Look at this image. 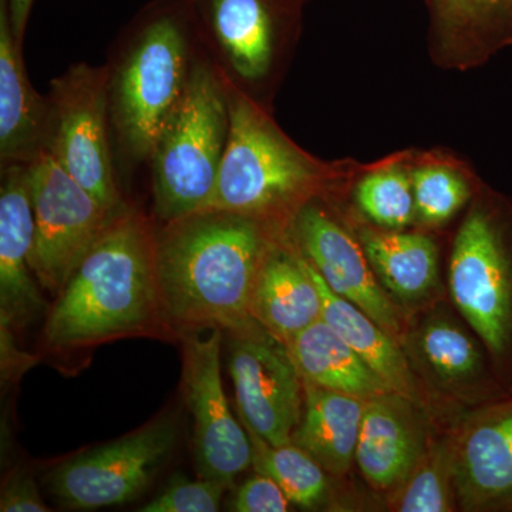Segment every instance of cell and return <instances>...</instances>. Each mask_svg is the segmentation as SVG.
Returning <instances> with one entry per match:
<instances>
[{"label":"cell","mask_w":512,"mask_h":512,"mask_svg":"<svg viewBox=\"0 0 512 512\" xmlns=\"http://www.w3.org/2000/svg\"><path fill=\"white\" fill-rule=\"evenodd\" d=\"M161 311L156 231L124 204L83 256L49 313L47 345H92L143 332Z\"/></svg>","instance_id":"obj_2"},{"label":"cell","mask_w":512,"mask_h":512,"mask_svg":"<svg viewBox=\"0 0 512 512\" xmlns=\"http://www.w3.org/2000/svg\"><path fill=\"white\" fill-rule=\"evenodd\" d=\"M322 313V298L305 256L291 249L269 248L252 292L255 322L288 345L322 319Z\"/></svg>","instance_id":"obj_19"},{"label":"cell","mask_w":512,"mask_h":512,"mask_svg":"<svg viewBox=\"0 0 512 512\" xmlns=\"http://www.w3.org/2000/svg\"><path fill=\"white\" fill-rule=\"evenodd\" d=\"M286 346L303 382L362 400L393 392L323 319Z\"/></svg>","instance_id":"obj_22"},{"label":"cell","mask_w":512,"mask_h":512,"mask_svg":"<svg viewBox=\"0 0 512 512\" xmlns=\"http://www.w3.org/2000/svg\"><path fill=\"white\" fill-rule=\"evenodd\" d=\"M454 305L487 349L505 384L512 375V237L485 208L468 214L448 269Z\"/></svg>","instance_id":"obj_6"},{"label":"cell","mask_w":512,"mask_h":512,"mask_svg":"<svg viewBox=\"0 0 512 512\" xmlns=\"http://www.w3.org/2000/svg\"><path fill=\"white\" fill-rule=\"evenodd\" d=\"M272 245L262 220L205 210L156 232L161 311L174 322L247 332L256 276Z\"/></svg>","instance_id":"obj_1"},{"label":"cell","mask_w":512,"mask_h":512,"mask_svg":"<svg viewBox=\"0 0 512 512\" xmlns=\"http://www.w3.org/2000/svg\"><path fill=\"white\" fill-rule=\"evenodd\" d=\"M33 3L35 0H9L10 22L20 46H23V40H25Z\"/></svg>","instance_id":"obj_32"},{"label":"cell","mask_w":512,"mask_h":512,"mask_svg":"<svg viewBox=\"0 0 512 512\" xmlns=\"http://www.w3.org/2000/svg\"><path fill=\"white\" fill-rule=\"evenodd\" d=\"M360 210L380 227L402 229L416 214L413 183L397 168L376 171L357 185Z\"/></svg>","instance_id":"obj_26"},{"label":"cell","mask_w":512,"mask_h":512,"mask_svg":"<svg viewBox=\"0 0 512 512\" xmlns=\"http://www.w3.org/2000/svg\"><path fill=\"white\" fill-rule=\"evenodd\" d=\"M35 238L30 268L59 295L117 211L107 210L47 151L29 164Z\"/></svg>","instance_id":"obj_8"},{"label":"cell","mask_w":512,"mask_h":512,"mask_svg":"<svg viewBox=\"0 0 512 512\" xmlns=\"http://www.w3.org/2000/svg\"><path fill=\"white\" fill-rule=\"evenodd\" d=\"M225 86L228 140L214 194L205 210L234 212L264 221L302 198L318 180V173L311 161L282 137L254 100L227 83Z\"/></svg>","instance_id":"obj_5"},{"label":"cell","mask_w":512,"mask_h":512,"mask_svg":"<svg viewBox=\"0 0 512 512\" xmlns=\"http://www.w3.org/2000/svg\"><path fill=\"white\" fill-rule=\"evenodd\" d=\"M202 55L188 0H151L120 33L106 66L111 131L127 160L150 163Z\"/></svg>","instance_id":"obj_3"},{"label":"cell","mask_w":512,"mask_h":512,"mask_svg":"<svg viewBox=\"0 0 512 512\" xmlns=\"http://www.w3.org/2000/svg\"><path fill=\"white\" fill-rule=\"evenodd\" d=\"M299 251L336 295L362 309L397 340L406 336L403 311L370 265L365 249L318 205L305 204L293 218Z\"/></svg>","instance_id":"obj_13"},{"label":"cell","mask_w":512,"mask_h":512,"mask_svg":"<svg viewBox=\"0 0 512 512\" xmlns=\"http://www.w3.org/2000/svg\"><path fill=\"white\" fill-rule=\"evenodd\" d=\"M308 266L322 298V319L382 377L393 392L421 404L417 376L400 340L390 335L362 309L336 295L309 261Z\"/></svg>","instance_id":"obj_20"},{"label":"cell","mask_w":512,"mask_h":512,"mask_svg":"<svg viewBox=\"0 0 512 512\" xmlns=\"http://www.w3.org/2000/svg\"><path fill=\"white\" fill-rule=\"evenodd\" d=\"M456 434L430 447L394 493L393 510L448 512L454 510V451Z\"/></svg>","instance_id":"obj_25"},{"label":"cell","mask_w":512,"mask_h":512,"mask_svg":"<svg viewBox=\"0 0 512 512\" xmlns=\"http://www.w3.org/2000/svg\"><path fill=\"white\" fill-rule=\"evenodd\" d=\"M441 12L451 20L476 22L510 9L512 0H437Z\"/></svg>","instance_id":"obj_31"},{"label":"cell","mask_w":512,"mask_h":512,"mask_svg":"<svg viewBox=\"0 0 512 512\" xmlns=\"http://www.w3.org/2000/svg\"><path fill=\"white\" fill-rule=\"evenodd\" d=\"M225 485L214 480L192 481L175 477L154 500L144 505L143 512H215L220 510Z\"/></svg>","instance_id":"obj_28"},{"label":"cell","mask_w":512,"mask_h":512,"mask_svg":"<svg viewBox=\"0 0 512 512\" xmlns=\"http://www.w3.org/2000/svg\"><path fill=\"white\" fill-rule=\"evenodd\" d=\"M454 488L467 511H512V399L490 403L456 439Z\"/></svg>","instance_id":"obj_14"},{"label":"cell","mask_w":512,"mask_h":512,"mask_svg":"<svg viewBox=\"0 0 512 512\" xmlns=\"http://www.w3.org/2000/svg\"><path fill=\"white\" fill-rule=\"evenodd\" d=\"M362 247L384 291L393 299L413 305L436 291L439 261L430 238L403 232H366Z\"/></svg>","instance_id":"obj_23"},{"label":"cell","mask_w":512,"mask_h":512,"mask_svg":"<svg viewBox=\"0 0 512 512\" xmlns=\"http://www.w3.org/2000/svg\"><path fill=\"white\" fill-rule=\"evenodd\" d=\"M247 429V427H245ZM252 443V466L284 490L292 504L315 508L325 503L329 480L325 468L305 450L291 443L274 446L248 430Z\"/></svg>","instance_id":"obj_24"},{"label":"cell","mask_w":512,"mask_h":512,"mask_svg":"<svg viewBox=\"0 0 512 512\" xmlns=\"http://www.w3.org/2000/svg\"><path fill=\"white\" fill-rule=\"evenodd\" d=\"M365 402L303 382L302 417L293 431V443L315 458L326 473H348L356 458Z\"/></svg>","instance_id":"obj_21"},{"label":"cell","mask_w":512,"mask_h":512,"mask_svg":"<svg viewBox=\"0 0 512 512\" xmlns=\"http://www.w3.org/2000/svg\"><path fill=\"white\" fill-rule=\"evenodd\" d=\"M35 220L29 164L2 167L0 187V322L26 325L45 309L30 268Z\"/></svg>","instance_id":"obj_16"},{"label":"cell","mask_w":512,"mask_h":512,"mask_svg":"<svg viewBox=\"0 0 512 512\" xmlns=\"http://www.w3.org/2000/svg\"><path fill=\"white\" fill-rule=\"evenodd\" d=\"M177 440L167 420L70 458L50 476V491L76 510L130 503L150 484Z\"/></svg>","instance_id":"obj_9"},{"label":"cell","mask_w":512,"mask_h":512,"mask_svg":"<svg viewBox=\"0 0 512 512\" xmlns=\"http://www.w3.org/2000/svg\"><path fill=\"white\" fill-rule=\"evenodd\" d=\"M2 512H46L49 511L37 485L29 473H16L5 485L0 497Z\"/></svg>","instance_id":"obj_30"},{"label":"cell","mask_w":512,"mask_h":512,"mask_svg":"<svg viewBox=\"0 0 512 512\" xmlns=\"http://www.w3.org/2000/svg\"><path fill=\"white\" fill-rule=\"evenodd\" d=\"M46 151L107 210L121 197L111 156L109 72L106 64H73L50 82Z\"/></svg>","instance_id":"obj_7"},{"label":"cell","mask_w":512,"mask_h":512,"mask_svg":"<svg viewBox=\"0 0 512 512\" xmlns=\"http://www.w3.org/2000/svg\"><path fill=\"white\" fill-rule=\"evenodd\" d=\"M10 22L9 0H0V165L30 164L45 153L49 99L33 89Z\"/></svg>","instance_id":"obj_18"},{"label":"cell","mask_w":512,"mask_h":512,"mask_svg":"<svg viewBox=\"0 0 512 512\" xmlns=\"http://www.w3.org/2000/svg\"><path fill=\"white\" fill-rule=\"evenodd\" d=\"M289 504L284 490L272 478L258 473L238 488L229 507L237 512H285Z\"/></svg>","instance_id":"obj_29"},{"label":"cell","mask_w":512,"mask_h":512,"mask_svg":"<svg viewBox=\"0 0 512 512\" xmlns=\"http://www.w3.org/2000/svg\"><path fill=\"white\" fill-rule=\"evenodd\" d=\"M202 50L221 79L252 97L274 70L278 15L274 0H188Z\"/></svg>","instance_id":"obj_12"},{"label":"cell","mask_w":512,"mask_h":512,"mask_svg":"<svg viewBox=\"0 0 512 512\" xmlns=\"http://www.w3.org/2000/svg\"><path fill=\"white\" fill-rule=\"evenodd\" d=\"M409 359L440 389L464 393L470 399L494 403L507 386L485 356L487 349L447 315L430 316L407 336Z\"/></svg>","instance_id":"obj_17"},{"label":"cell","mask_w":512,"mask_h":512,"mask_svg":"<svg viewBox=\"0 0 512 512\" xmlns=\"http://www.w3.org/2000/svg\"><path fill=\"white\" fill-rule=\"evenodd\" d=\"M234 336L229 375L239 419L274 446L291 443L302 417L303 380L288 346L259 325Z\"/></svg>","instance_id":"obj_10"},{"label":"cell","mask_w":512,"mask_h":512,"mask_svg":"<svg viewBox=\"0 0 512 512\" xmlns=\"http://www.w3.org/2000/svg\"><path fill=\"white\" fill-rule=\"evenodd\" d=\"M412 183L417 215L426 224H443L468 200L466 183L447 168H420Z\"/></svg>","instance_id":"obj_27"},{"label":"cell","mask_w":512,"mask_h":512,"mask_svg":"<svg viewBox=\"0 0 512 512\" xmlns=\"http://www.w3.org/2000/svg\"><path fill=\"white\" fill-rule=\"evenodd\" d=\"M421 404L389 392L366 400L356 447V464L376 490H394L406 481L429 450Z\"/></svg>","instance_id":"obj_15"},{"label":"cell","mask_w":512,"mask_h":512,"mask_svg":"<svg viewBox=\"0 0 512 512\" xmlns=\"http://www.w3.org/2000/svg\"><path fill=\"white\" fill-rule=\"evenodd\" d=\"M221 329L184 346V393L194 417V451L202 478L231 487L252 466V443L222 387Z\"/></svg>","instance_id":"obj_11"},{"label":"cell","mask_w":512,"mask_h":512,"mask_svg":"<svg viewBox=\"0 0 512 512\" xmlns=\"http://www.w3.org/2000/svg\"><path fill=\"white\" fill-rule=\"evenodd\" d=\"M228 133L227 86L204 52L148 163L154 211L161 221H174L208 207Z\"/></svg>","instance_id":"obj_4"}]
</instances>
